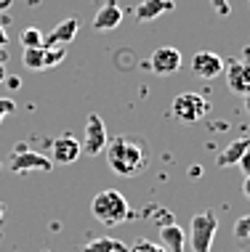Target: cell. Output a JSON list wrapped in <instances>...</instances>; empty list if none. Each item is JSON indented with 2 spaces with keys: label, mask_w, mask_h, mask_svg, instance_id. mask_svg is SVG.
I'll return each mask as SVG.
<instances>
[{
  "label": "cell",
  "mask_w": 250,
  "mask_h": 252,
  "mask_svg": "<svg viewBox=\"0 0 250 252\" xmlns=\"http://www.w3.org/2000/svg\"><path fill=\"white\" fill-rule=\"evenodd\" d=\"M248 149H250V138H234L232 144H229L224 152L218 154L215 165H218V167H232V165H237V162L242 159V154H245Z\"/></svg>",
  "instance_id": "9a60e30c"
},
{
  "label": "cell",
  "mask_w": 250,
  "mask_h": 252,
  "mask_svg": "<svg viewBox=\"0 0 250 252\" xmlns=\"http://www.w3.org/2000/svg\"><path fill=\"white\" fill-rule=\"evenodd\" d=\"M208 112H211V104H208V98L200 96V93H181V96H176L173 104H171V114L181 122V125H194V122H200Z\"/></svg>",
  "instance_id": "3957f363"
},
{
  "label": "cell",
  "mask_w": 250,
  "mask_h": 252,
  "mask_svg": "<svg viewBox=\"0 0 250 252\" xmlns=\"http://www.w3.org/2000/svg\"><path fill=\"white\" fill-rule=\"evenodd\" d=\"M80 252H128V247L117 239H109V236H99V239H91L88 244H83Z\"/></svg>",
  "instance_id": "2e32d148"
},
{
  "label": "cell",
  "mask_w": 250,
  "mask_h": 252,
  "mask_svg": "<svg viewBox=\"0 0 250 252\" xmlns=\"http://www.w3.org/2000/svg\"><path fill=\"white\" fill-rule=\"evenodd\" d=\"M237 165H240L242 173H245V178H250V149H248L245 154H242V159L237 162Z\"/></svg>",
  "instance_id": "cb8c5ba5"
},
{
  "label": "cell",
  "mask_w": 250,
  "mask_h": 252,
  "mask_svg": "<svg viewBox=\"0 0 250 252\" xmlns=\"http://www.w3.org/2000/svg\"><path fill=\"white\" fill-rule=\"evenodd\" d=\"M3 80H5V64L0 61V83H3Z\"/></svg>",
  "instance_id": "f1b7e54d"
},
{
  "label": "cell",
  "mask_w": 250,
  "mask_h": 252,
  "mask_svg": "<svg viewBox=\"0 0 250 252\" xmlns=\"http://www.w3.org/2000/svg\"><path fill=\"white\" fill-rule=\"evenodd\" d=\"M13 5V0H0V13H5Z\"/></svg>",
  "instance_id": "4316f807"
},
{
  "label": "cell",
  "mask_w": 250,
  "mask_h": 252,
  "mask_svg": "<svg viewBox=\"0 0 250 252\" xmlns=\"http://www.w3.org/2000/svg\"><path fill=\"white\" fill-rule=\"evenodd\" d=\"M91 213L99 223H104V226H117V223H123L131 218V204H128V199L120 191L104 189V191H99L93 196Z\"/></svg>",
  "instance_id": "7a4b0ae2"
},
{
  "label": "cell",
  "mask_w": 250,
  "mask_h": 252,
  "mask_svg": "<svg viewBox=\"0 0 250 252\" xmlns=\"http://www.w3.org/2000/svg\"><path fill=\"white\" fill-rule=\"evenodd\" d=\"M242 194H245L248 199H250V178H245V181H242Z\"/></svg>",
  "instance_id": "83f0119b"
},
{
  "label": "cell",
  "mask_w": 250,
  "mask_h": 252,
  "mask_svg": "<svg viewBox=\"0 0 250 252\" xmlns=\"http://www.w3.org/2000/svg\"><path fill=\"white\" fill-rule=\"evenodd\" d=\"M8 45V35H5V30L0 27V48H5Z\"/></svg>",
  "instance_id": "484cf974"
},
{
  "label": "cell",
  "mask_w": 250,
  "mask_h": 252,
  "mask_svg": "<svg viewBox=\"0 0 250 252\" xmlns=\"http://www.w3.org/2000/svg\"><path fill=\"white\" fill-rule=\"evenodd\" d=\"M234 236H237V239H250V215L237 218V223H234Z\"/></svg>",
  "instance_id": "7402d4cb"
},
{
  "label": "cell",
  "mask_w": 250,
  "mask_h": 252,
  "mask_svg": "<svg viewBox=\"0 0 250 252\" xmlns=\"http://www.w3.org/2000/svg\"><path fill=\"white\" fill-rule=\"evenodd\" d=\"M109 138H107V127H104V120L99 114H88V122H85V138H83V152L88 157H99L101 152L107 149Z\"/></svg>",
  "instance_id": "8992f818"
},
{
  "label": "cell",
  "mask_w": 250,
  "mask_h": 252,
  "mask_svg": "<svg viewBox=\"0 0 250 252\" xmlns=\"http://www.w3.org/2000/svg\"><path fill=\"white\" fill-rule=\"evenodd\" d=\"M176 8L173 0H141L136 5V22L146 24V22H154V19L165 16Z\"/></svg>",
  "instance_id": "7c38bea8"
},
{
  "label": "cell",
  "mask_w": 250,
  "mask_h": 252,
  "mask_svg": "<svg viewBox=\"0 0 250 252\" xmlns=\"http://www.w3.org/2000/svg\"><path fill=\"white\" fill-rule=\"evenodd\" d=\"M226 85H229V91L240 93V96H248L250 93V61L234 59L226 66Z\"/></svg>",
  "instance_id": "30bf717a"
},
{
  "label": "cell",
  "mask_w": 250,
  "mask_h": 252,
  "mask_svg": "<svg viewBox=\"0 0 250 252\" xmlns=\"http://www.w3.org/2000/svg\"><path fill=\"white\" fill-rule=\"evenodd\" d=\"M144 218H152V220H157V228L168 226V223H176V220H173V215L168 213V210L157 207V204H152L149 210H144Z\"/></svg>",
  "instance_id": "d6986e66"
},
{
  "label": "cell",
  "mask_w": 250,
  "mask_h": 252,
  "mask_svg": "<svg viewBox=\"0 0 250 252\" xmlns=\"http://www.w3.org/2000/svg\"><path fill=\"white\" fill-rule=\"evenodd\" d=\"M24 66L27 69H43V48H24Z\"/></svg>",
  "instance_id": "ffe728a7"
},
{
  "label": "cell",
  "mask_w": 250,
  "mask_h": 252,
  "mask_svg": "<svg viewBox=\"0 0 250 252\" xmlns=\"http://www.w3.org/2000/svg\"><path fill=\"white\" fill-rule=\"evenodd\" d=\"M181 53L179 48H171V45H160V48L152 51L149 56V69L154 74H173L181 69Z\"/></svg>",
  "instance_id": "ba28073f"
},
{
  "label": "cell",
  "mask_w": 250,
  "mask_h": 252,
  "mask_svg": "<svg viewBox=\"0 0 250 252\" xmlns=\"http://www.w3.org/2000/svg\"><path fill=\"white\" fill-rule=\"evenodd\" d=\"M245 112L250 114V93H248V96H245Z\"/></svg>",
  "instance_id": "f546056e"
},
{
  "label": "cell",
  "mask_w": 250,
  "mask_h": 252,
  "mask_svg": "<svg viewBox=\"0 0 250 252\" xmlns=\"http://www.w3.org/2000/svg\"><path fill=\"white\" fill-rule=\"evenodd\" d=\"M77 30H80V22L75 16L64 19V22H59L51 30V35H45L43 48H45V45H67V43H72V40L77 37Z\"/></svg>",
  "instance_id": "4fadbf2b"
},
{
  "label": "cell",
  "mask_w": 250,
  "mask_h": 252,
  "mask_svg": "<svg viewBox=\"0 0 250 252\" xmlns=\"http://www.w3.org/2000/svg\"><path fill=\"white\" fill-rule=\"evenodd\" d=\"M43 40H45V35L37 30V27H27V30L22 32V45L24 48H43Z\"/></svg>",
  "instance_id": "ac0fdd59"
},
{
  "label": "cell",
  "mask_w": 250,
  "mask_h": 252,
  "mask_svg": "<svg viewBox=\"0 0 250 252\" xmlns=\"http://www.w3.org/2000/svg\"><path fill=\"white\" fill-rule=\"evenodd\" d=\"M13 109V101H8V98H0V117H3L5 112H11Z\"/></svg>",
  "instance_id": "d4e9b609"
},
{
  "label": "cell",
  "mask_w": 250,
  "mask_h": 252,
  "mask_svg": "<svg viewBox=\"0 0 250 252\" xmlns=\"http://www.w3.org/2000/svg\"><path fill=\"white\" fill-rule=\"evenodd\" d=\"M64 56H67L64 45H45V48H43V69L59 66L64 61Z\"/></svg>",
  "instance_id": "e0dca14e"
},
{
  "label": "cell",
  "mask_w": 250,
  "mask_h": 252,
  "mask_svg": "<svg viewBox=\"0 0 250 252\" xmlns=\"http://www.w3.org/2000/svg\"><path fill=\"white\" fill-rule=\"evenodd\" d=\"M8 165H11L13 173H35V170H40V173H48V170L53 167V162H51L45 154L32 152V149H27V146L22 144V146H16V149L11 152Z\"/></svg>",
  "instance_id": "5b68a950"
},
{
  "label": "cell",
  "mask_w": 250,
  "mask_h": 252,
  "mask_svg": "<svg viewBox=\"0 0 250 252\" xmlns=\"http://www.w3.org/2000/svg\"><path fill=\"white\" fill-rule=\"evenodd\" d=\"M128 252H165V247L157 242H149V239H136L128 247Z\"/></svg>",
  "instance_id": "44dd1931"
},
{
  "label": "cell",
  "mask_w": 250,
  "mask_h": 252,
  "mask_svg": "<svg viewBox=\"0 0 250 252\" xmlns=\"http://www.w3.org/2000/svg\"><path fill=\"white\" fill-rule=\"evenodd\" d=\"M211 5H213V11L218 13V16H229V0H211Z\"/></svg>",
  "instance_id": "603a6c76"
},
{
  "label": "cell",
  "mask_w": 250,
  "mask_h": 252,
  "mask_svg": "<svg viewBox=\"0 0 250 252\" xmlns=\"http://www.w3.org/2000/svg\"><path fill=\"white\" fill-rule=\"evenodd\" d=\"M51 154H53L51 157L53 165H72V162H77V157L83 154V144H80L72 133H64L51 144Z\"/></svg>",
  "instance_id": "52a82bcc"
},
{
  "label": "cell",
  "mask_w": 250,
  "mask_h": 252,
  "mask_svg": "<svg viewBox=\"0 0 250 252\" xmlns=\"http://www.w3.org/2000/svg\"><path fill=\"white\" fill-rule=\"evenodd\" d=\"M192 72L202 80H213L224 72V59L213 51H200L192 56Z\"/></svg>",
  "instance_id": "9c48e42d"
},
{
  "label": "cell",
  "mask_w": 250,
  "mask_h": 252,
  "mask_svg": "<svg viewBox=\"0 0 250 252\" xmlns=\"http://www.w3.org/2000/svg\"><path fill=\"white\" fill-rule=\"evenodd\" d=\"M215 231H218V218L213 213H197L192 218V252H211Z\"/></svg>",
  "instance_id": "277c9868"
},
{
  "label": "cell",
  "mask_w": 250,
  "mask_h": 252,
  "mask_svg": "<svg viewBox=\"0 0 250 252\" xmlns=\"http://www.w3.org/2000/svg\"><path fill=\"white\" fill-rule=\"evenodd\" d=\"M248 53H250V48H248Z\"/></svg>",
  "instance_id": "4dcf8cb0"
},
{
  "label": "cell",
  "mask_w": 250,
  "mask_h": 252,
  "mask_svg": "<svg viewBox=\"0 0 250 252\" xmlns=\"http://www.w3.org/2000/svg\"><path fill=\"white\" fill-rule=\"evenodd\" d=\"M123 8H120L114 0H107L104 5L96 11V16H93V30L96 32H109V30H117L120 24H123Z\"/></svg>",
  "instance_id": "8fae6325"
},
{
  "label": "cell",
  "mask_w": 250,
  "mask_h": 252,
  "mask_svg": "<svg viewBox=\"0 0 250 252\" xmlns=\"http://www.w3.org/2000/svg\"><path fill=\"white\" fill-rule=\"evenodd\" d=\"M107 162L117 175L123 178H133V175L144 173L146 162H149V152H146V144L136 135H117L107 144Z\"/></svg>",
  "instance_id": "6da1fadb"
},
{
  "label": "cell",
  "mask_w": 250,
  "mask_h": 252,
  "mask_svg": "<svg viewBox=\"0 0 250 252\" xmlns=\"http://www.w3.org/2000/svg\"><path fill=\"white\" fill-rule=\"evenodd\" d=\"M160 244L165 247V252H184V244H186V236H184V228L179 223H168V226L160 228Z\"/></svg>",
  "instance_id": "5bb4252c"
}]
</instances>
